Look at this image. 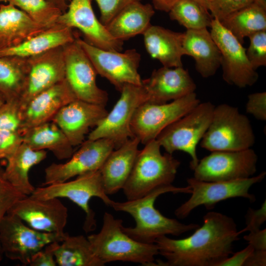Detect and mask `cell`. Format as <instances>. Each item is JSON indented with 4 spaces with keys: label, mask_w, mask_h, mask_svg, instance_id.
<instances>
[{
    "label": "cell",
    "mask_w": 266,
    "mask_h": 266,
    "mask_svg": "<svg viewBox=\"0 0 266 266\" xmlns=\"http://www.w3.org/2000/svg\"><path fill=\"white\" fill-rule=\"evenodd\" d=\"M240 235L234 220L217 212L203 216L202 226L189 236L179 239L166 235L156 239L159 254L166 260L162 266H218L233 252V244Z\"/></svg>",
    "instance_id": "obj_1"
},
{
    "label": "cell",
    "mask_w": 266,
    "mask_h": 266,
    "mask_svg": "<svg viewBox=\"0 0 266 266\" xmlns=\"http://www.w3.org/2000/svg\"><path fill=\"white\" fill-rule=\"evenodd\" d=\"M167 193L191 194L192 189L189 185L184 187H177L172 184L164 186L140 198L121 202L113 200L110 206L116 211L127 212L133 218L134 227L123 226L122 229L133 239L143 243H155L156 239L162 236H178L198 228L199 224H185L167 218L155 207L156 199Z\"/></svg>",
    "instance_id": "obj_2"
},
{
    "label": "cell",
    "mask_w": 266,
    "mask_h": 266,
    "mask_svg": "<svg viewBox=\"0 0 266 266\" xmlns=\"http://www.w3.org/2000/svg\"><path fill=\"white\" fill-rule=\"evenodd\" d=\"M122 220L104 213L100 231L87 237L96 256L104 265L109 262L123 261L156 266L155 256L159 254L157 244L133 239L122 230Z\"/></svg>",
    "instance_id": "obj_3"
},
{
    "label": "cell",
    "mask_w": 266,
    "mask_h": 266,
    "mask_svg": "<svg viewBox=\"0 0 266 266\" xmlns=\"http://www.w3.org/2000/svg\"><path fill=\"white\" fill-rule=\"evenodd\" d=\"M144 145L122 189L128 200L141 198L157 188L171 185L180 165L172 154H162L156 139Z\"/></svg>",
    "instance_id": "obj_4"
},
{
    "label": "cell",
    "mask_w": 266,
    "mask_h": 266,
    "mask_svg": "<svg viewBox=\"0 0 266 266\" xmlns=\"http://www.w3.org/2000/svg\"><path fill=\"white\" fill-rule=\"evenodd\" d=\"M255 142L254 133L247 117L237 107L223 103L215 106L200 146L211 152L233 151L251 148Z\"/></svg>",
    "instance_id": "obj_5"
},
{
    "label": "cell",
    "mask_w": 266,
    "mask_h": 266,
    "mask_svg": "<svg viewBox=\"0 0 266 266\" xmlns=\"http://www.w3.org/2000/svg\"><path fill=\"white\" fill-rule=\"evenodd\" d=\"M214 107L210 101L200 102L186 115L164 129L156 139L166 153L172 154L175 151H181L190 155V167L193 170L199 161L197 146L208 129Z\"/></svg>",
    "instance_id": "obj_6"
},
{
    "label": "cell",
    "mask_w": 266,
    "mask_h": 266,
    "mask_svg": "<svg viewBox=\"0 0 266 266\" xmlns=\"http://www.w3.org/2000/svg\"><path fill=\"white\" fill-rule=\"evenodd\" d=\"M31 196L38 199L66 198L79 206L85 213L83 230L88 233L96 227L95 214L90 208L91 198H100L108 206L113 201L105 193L100 170L88 172L73 180L35 188Z\"/></svg>",
    "instance_id": "obj_7"
},
{
    "label": "cell",
    "mask_w": 266,
    "mask_h": 266,
    "mask_svg": "<svg viewBox=\"0 0 266 266\" xmlns=\"http://www.w3.org/2000/svg\"><path fill=\"white\" fill-rule=\"evenodd\" d=\"M67 234L34 230L17 216L7 213L0 227V244L7 258L29 265L37 252L49 243L62 242Z\"/></svg>",
    "instance_id": "obj_8"
},
{
    "label": "cell",
    "mask_w": 266,
    "mask_h": 266,
    "mask_svg": "<svg viewBox=\"0 0 266 266\" xmlns=\"http://www.w3.org/2000/svg\"><path fill=\"white\" fill-rule=\"evenodd\" d=\"M200 102L195 92L165 103L144 102L136 109L131 122L133 137L143 144L156 139L164 129Z\"/></svg>",
    "instance_id": "obj_9"
},
{
    "label": "cell",
    "mask_w": 266,
    "mask_h": 266,
    "mask_svg": "<svg viewBox=\"0 0 266 266\" xmlns=\"http://www.w3.org/2000/svg\"><path fill=\"white\" fill-rule=\"evenodd\" d=\"M266 172L249 178L227 181L207 182L194 177L188 178L187 182L191 189L190 199L174 211L179 219L186 218L196 207L203 205L211 209L219 202L234 198L241 197L250 202H254L256 197L249 193L250 188L255 184L261 182Z\"/></svg>",
    "instance_id": "obj_10"
},
{
    "label": "cell",
    "mask_w": 266,
    "mask_h": 266,
    "mask_svg": "<svg viewBox=\"0 0 266 266\" xmlns=\"http://www.w3.org/2000/svg\"><path fill=\"white\" fill-rule=\"evenodd\" d=\"M120 92V97L112 110L89 133L88 139H110L116 149L133 137L131 122L136 109L147 100V93L142 84H126Z\"/></svg>",
    "instance_id": "obj_11"
},
{
    "label": "cell",
    "mask_w": 266,
    "mask_h": 266,
    "mask_svg": "<svg viewBox=\"0 0 266 266\" xmlns=\"http://www.w3.org/2000/svg\"><path fill=\"white\" fill-rule=\"evenodd\" d=\"M76 41L92 63L98 74L106 78L120 92L128 84L140 85L142 80L138 71L140 54L134 49L123 53L102 49L76 37Z\"/></svg>",
    "instance_id": "obj_12"
},
{
    "label": "cell",
    "mask_w": 266,
    "mask_h": 266,
    "mask_svg": "<svg viewBox=\"0 0 266 266\" xmlns=\"http://www.w3.org/2000/svg\"><path fill=\"white\" fill-rule=\"evenodd\" d=\"M258 156L251 148L213 151L199 160L193 170L195 179L207 182L227 181L253 176Z\"/></svg>",
    "instance_id": "obj_13"
},
{
    "label": "cell",
    "mask_w": 266,
    "mask_h": 266,
    "mask_svg": "<svg viewBox=\"0 0 266 266\" xmlns=\"http://www.w3.org/2000/svg\"><path fill=\"white\" fill-rule=\"evenodd\" d=\"M210 28L221 53L223 79L241 88L254 85L258 74L251 65L242 44L217 19H213Z\"/></svg>",
    "instance_id": "obj_14"
},
{
    "label": "cell",
    "mask_w": 266,
    "mask_h": 266,
    "mask_svg": "<svg viewBox=\"0 0 266 266\" xmlns=\"http://www.w3.org/2000/svg\"><path fill=\"white\" fill-rule=\"evenodd\" d=\"M64 54L65 79L76 98L105 106L108 94L98 86L95 68L76 39L64 46Z\"/></svg>",
    "instance_id": "obj_15"
},
{
    "label": "cell",
    "mask_w": 266,
    "mask_h": 266,
    "mask_svg": "<svg viewBox=\"0 0 266 266\" xmlns=\"http://www.w3.org/2000/svg\"><path fill=\"white\" fill-rule=\"evenodd\" d=\"M107 138L87 139L80 148L62 164L53 163L44 170V186L63 182L88 172L100 170L108 155L115 149Z\"/></svg>",
    "instance_id": "obj_16"
},
{
    "label": "cell",
    "mask_w": 266,
    "mask_h": 266,
    "mask_svg": "<svg viewBox=\"0 0 266 266\" xmlns=\"http://www.w3.org/2000/svg\"><path fill=\"white\" fill-rule=\"evenodd\" d=\"M28 70L18 100L20 107L65 79L64 46L28 58Z\"/></svg>",
    "instance_id": "obj_17"
},
{
    "label": "cell",
    "mask_w": 266,
    "mask_h": 266,
    "mask_svg": "<svg viewBox=\"0 0 266 266\" xmlns=\"http://www.w3.org/2000/svg\"><path fill=\"white\" fill-rule=\"evenodd\" d=\"M7 213L34 230L58 233H65L68 216L66 207L59 198L43 199L31 195L17 201Z\"/></svg>",
    "instance_id": "obj_18"
},
{
    "label": "cell",
    "mask_w": 266,
    "mask_h": 266,
    "mask_svg": "<svg viewBox=\"0 0 266 266\" xmlns=\"http://www.w3.org/2000/svg\"><path fill=\"white\" fill-rule=\"evenodd\" d=\"M57 23L77 29L83 34L85 40L94 46L114 51L122 49L123 41L114 38L96 16L91 0H70Z\"/></svg>",
    "instance_id": "obj_19"
},
{
    "label": "cell",
    "mask_w": 266,
    "mask_h": 266,
    "mask_svg": "<svg viewBox=\"0 0 266 266\" xmlns=\"http://www.w3.org/2000/svg\"><path fill=\"white\" fill-rule=\"evenodd\" d=\"M107 113L105 106L76 99L63 106L52 121L74 147L83 143L89 129L96 127Z\"/></svg>",
    "instance_id": "obj_20"
},
{
    "label": "cell",
    "mask_w": 266,
    "mask_h": 266,
    "mask_svg": "<svg viewBox=\"0 0 266 266\" xmlns=\"http://www.w3.org/2000/svg\"><path fill=\"white\" fill-rule=\"evenodd\" d=\"M76 99L66 79L38 94L20 108L23 134L31 128L51 121L63 106Z\"/></svg>",
    "instance_id": "obj_21"
},
{
    "label": "cell",
    "mask_w": 266,
    "mask_h": 266,
    "mask_svg": "<svg viewBox=\"0 0 266 266\" xmlns=\"http://www.w3.org/2000/svg\"><path fill=\"white\" fill-rule=\"evenodd\" d=\"M147 101L165 103L195 92L196 85L188 71L183 66H163L155 69L150 77L142 80Z\"/></svg>",
    "instance_id": "obj_22"
},
{
    "label": "cell",
    "mask_w": 266,
    "mask_h": 266,
    "mask_svg": "<svg viewBox=\"0 0 266 266\" xmlns=\"http://www.w3.org/2000/svg\"><path fill=\"white\" fill-rule=\"evenodd\" d=\"M139 140L128 139L107 156L100 169L105 193L112 195L122 189L138 153Z\"/></svg>",
    "instance_id": "obj_23"
},
{
    "label": "cell",
    "mask_w": 266,
    "mask_h": 266,
    "mask_svg": "<svg viewBox=\"0 0 266 266\" xmlns=\"http://www.w3.org/2000/svg\"><path fill=\"white\" fill-rule=\"evenodd\" d=\"M184 55L195 61L196 70L203 78L214 75L221 66V53L207 28L187 30L183 33Z\"/></svg>",
    "instance_id": "obj_24"
},
{
    "label": "cell",
    "mask_w": 266,
    "mask_h": 266,
    "mask_svg": "<svg viewBox=\"0 0 266 266\" xmlns=\"http://www.w3.org/2000/svg\"><path fill=\"white\" fill-rule=\"evenodd\" d=\"M143 35L145 49L153 59L158 60L164 66H183V33L151 25Z\"/></svg>",
    "instance_id": "obj_25"
},
{
    "label": "cell",
    "mask_w": 266,
    "mask_h": 266,
    "mask_svg": "<svg viewBox=\"0 0 266 266\" xmlns=\"http://www.w3.org/2000/svg\"><path fill=\"white\" fill-rule=\"evenodd\" d=\"M46 29L16 6L0 4V50L17 46Z\"/></svg>",
    "instance_id": "obj_26"
},
{
    "label": "cell",
    "mask_w": 266,
    "mask_h": 266,
    "mask_svg": "<svg viewBox=\"0 0 266 266\" xmlns=\"http://www.w3.org/2000/svg\"><path fill=\"white\" fill-rule=\"evenodd\" d=\"M76 37L72 29L57 23L17 46L0 49V57L28 58L64 46L74 41Z\"/></svg>",
    "instance_id": "obj_27"
},
{
    "label": "cell",
    "mask_w": 266,
    "mask_h": 266,
    "mask_svg": "<svg viewBox=\"0 0 266 266\" xmlns=\"http://www.w3.org/2000/svg\"><path fill=\"white\" fill-rule=\"evenodd\" d=\"M47 156L45 150H35L23 142L7 159L2 179L26 196L31 195L35 188L29 179L30 170Z\"/></svg>",
    "instance_id": "obj_28"
},
{
    "label": "cell",
    "mask_w": 266,
    "mask_h": 266,
    "mask_svg": "<svg viewBox=\"0 0 266 266\" xmlns=\"http://www.w3.org/2000/svg\"><path fill=\"white\" fill-rule=\"evenodd\" d=\"M154 13L151 4L133 1L119 12L106 28L114 38L123 41L143 34L151 25L150 21Z\"/></svg>",
    "instance_id": "obj_29"
},
{
    "label": "cell",
    "mask_w": 266,
    "mask_h": 266,
    "mask_svg": "<svg viewBox=\"0 0 266 266\" xmlns=\"http://www.w3.org/2000/svg\"><path fill=\"white\" fill-rule=\"evenodd\" d=\"M23 138V142L32 149L50 150L59 160L68 159L74 153L73 146L65 134L52 121L29 129Z\"/></svg>",
    "instance_id": "obj_30"
},
{
    "label": "cell",
    "mask_w": 266,
    "mask_h": 266,
    "mask_svg": "<svg viewBox=\"0 0 266 266\" xmlns=\"http://www.w3.org/2000/svg\"><path fill=\"white\" fill-rule=\"evenodd\" d=\"M220 23L243 44L245 37L266 30V1L255 0Z\"/></svg>",
    "instance_id": "obj_31"
},
{
    "label": "cell",
    "mask_w": 266,
    "mask_h": 266,
    "mask_svg": "<svg viewBox=\"0 0 266 266\" xmlns=\"http://www.w3.org/2000/svg\"><path fill=\"white\" fill-rule=\"evenodd\" d=\"M55 257L59 266H103L104 265L95 255L91 244L83 235H67L59 243Z\"/></svg>",
    "instance_id": "obj_32"
},
{
    "label": "cell",
    "mask_w": 266,
    "mask_h": 266,
    "mask_svg": "<svg viewBox=\"0 0 266 266\" xmlns=\"http://www.w3.org/2000/svg\"><path fill=\"white\" fill-rule=\"evenodd\" d=\"M21 125L18 101H6L0 108V160H6L23 143Z\"/></svg>",
    "instance_id": "obj_33"
},
{
    "label": "cell",
    "mask_w": 266,
    "mask_h": 266,
    "mask_svg": "<svg viewBox=\"0 0 266 266\" xmlns=\"http://www.w3.org/2000/svg\"><path fill=\"white\" fill-rule=\"evenodd\" d=\"M28 70V58L0 57V93L6 101H18Z\"/></svg>",
    "instance_id": "obj_34"
},
{
    "label": "cell",
    "mask_w": 266,
    "mask_h": 266,
    "mask_svg": "<svg viewBox=\"0 0 266 266\" xmlns=\"http://www.w3.org/2000/svg\"><path fill=\"white\" fill-rule=\"evenodd\" d=\"M168 12L171 20L187 30L210 28L213 19L208 11L193 0H179Z\"/></svg>",
    "instance_id": "obj_35"
},
{
    "label": "cell",
    "mask_w": 266,
    "mask_h": 266,
    "mask_svg": "<svg viewBox=\"0 0 266 266\" xmlns=\"http://www.w3.org/2000/svg\"><path fill=\"white\" fill-rule=\"evenodd\" d=\"M38 25L49 28L57 24L62 12L48 0H7Z\"/></svg>",
    "instance_id": "obj_36"
},
{
    "label": "cell",
    "mask_w": 266,
    "mask_h": 266,
    "mask_svg": "<svg viewBox=\"0 0 266 266\" xmlns=\"http://www.w3.org/2000/svg\"><path fill=\"white\" fill-rule=\"evenodd\" d=\"M248 38L250 43L246 54L252 67L256 70L266 66V30L257 32Z\"/></svg>",
    "instance_id": "obj_37"
},
{
    "label": "cell",
    "mask_w": 266,
    "mask_h": 266,
    "mask_svg": "<svg viewBox=\"0 0 266 266\" xmlns=\"http://www.w3.org/2000/svg\"><path fill=\"white\" fill-rule=\"evenodd\" d=\"M255 0H210L209 12L220 22L230 15L248 5Z\"/></svg>",
    "instance_id": "obj_38"
},
{
    "label": "cell",
    "mask_w": 266,
    "mask_h": 266,
    "mask_svg": "<svg viewBox=\"0 0 266 266\" xmlns=\"http://www.w3.org/2000/svg\"><path fill=\"white\" fill-rule=\"evenodd\" d=\"M26 196L5 180H0V227L9 209L17 201ZM3 255L0 244V261Z\"/></svg>",
    "instance_id": "obj_39"
},
{
    "label": "cell",
    "mask_w": 266,
    "mask_h": 266,
    "mask_svg": "<svg viewBox=\"0 0 266 266\" xmlns=\"http://www.w3.org/2000/svg\"><path fill=\"white\" fill-rule=\"evenodd\" d=\"M100 11V21L106 26L129 4L140 0H95Z\"/></svg>",
    "instance_id": "obj_40"
},
{
    "label": "cell",
    "mask_w": 266,
    "mask_h": 266,
    "mask_svg": "<svg viewBox=\"0 0 266 266\" xmlns=\"http://www.w3.org/2000/svg\"><path fill=\"white\" fill-rule=\"evenodd\" d=\"M246 111L261 121L266 120V93L257 92L248 96L246 104Z\"/></svg>",
    "instance_id": "obj_41"
},
{
    "label": "cell",
    "mask_w": 266,
    "mask_h": 266,
    "mask_svg": "<svg viewBox=\"0 0 266 266\" xmlns=\"http://www.w3.org/2000/svg\"><path fill=\"white\" fill-rule=\"evenodd\" d=\"M246 226L240 231L239 234L249 231L254 232L260 229L261 226L266 220V201L257 209L249 208L245 216Z\"/></svg>",
    "instance_id": "obj_42"
},
{
    "label": "cell",
    "mask_w": 266,
    "mask_h": 266,
    "mask_svg": "<svg viewBox=\"0 0 266 266\" xmlns=\"http://www.w3.org/2000/svg\"><path fill=\"white\" fill-rule=\"evenodd\" d=\"M59 242H53L46 245L32 257L31 266H56L55 251Z\"/></svg>",
    "instance_id": "obj_43"
},
{
    "label": "cell",
    "mask_w": 266,
    "mask_h": 266,
    "mask_svg": "<svg viewBox=\"0 0 266 266\" xmlns=\"http://www.w3.org/2000/svg\"><path fill=\"white\" fill-rule=\"evenodd\" d=\"M254 248L250 244L241 251L233 253L218 266H243L246 259L254 251Z\"/></svg>",
    "instance_id": "obj_44"
},
{
    "label": "cell",
    "mask_w": 266,
    "mask_h": 266,
    "mask_svg": "<svg viewBox=\"0 0 266 266\" xmlns=\"http://www.w3.org/2000/svg\"><path fill=\"white\" fill-rule=\"evenodd\" d=\"M243 238L251 245L254 249L266 250V229L258 230L250 232L244 236Z\"/></svg>",
    "instance_id": "obj_45"
},
{
    "label": "cell",
    "mask_w": 266,
    "mask_h": 266,
    "mask_svg": "<svg viewBox=\"0 0 266 266\" xmlns=\"http://www.w3.org/2000/svg\"><path fill=\"white\" fill-rule=\"evenodd\" d=\"M266 250L254 249L245 262L243 266H265Z\"/></svg>",
    "instance_id": "obj_46"
},
{
    "label": "cell",
    "mask_w": 266,
    "mask_h": 266,
    "mask_svg": "<svg viewBox=\"0 0 266 266\" xmlns=\"http://www.w3.org/2000/svg\"><path fill=\"white\" fill-rule=\"evenodd\" d=\"M154 7L159 10L168 12L179 0H152Z\"/></svg>",
    "instance_id": "obj_47"
},
{
    "label": "cell",
    "mask_w": 266,
    "mask_h": 266,
    "mask_svg": "<svg viewBox=\"0 0 266 266\" xmlns=\"http://www.w3.org/2000/svg\"><path fill=\"white\" fill-rule=\"evenodd\" d=\"M52 4L59 8L62 13L65 12L70 0H48Z\"/></svg>",
    "instance_id": "obj_48"
},
{
    "label": "cell",
    "mask_w": 266,
    "mask_h": 266,
    "mask_svg": "<svg viewBox=\"0 0 266 266\" xmlns=\"http://www.w3.org/2000/svg\"><path fill=\"white\" fill-rule=\"evenodd\" d=\"M194 0L195 1L199 3L205 9L209 11L208 9H209V5L210 0Z\"/></svg>",
    "instance_id": "obj_49"
},
{
    "label": "cell",
    "mask_w": 266,
    "mask_h": 266,
    "mask_svg": "<svg viewBox=\"0 0 266 266\" xmlns=\"http://www.w3.org/2000/svg\"><path fill=\"white\" fill-rule=\"evenodd\" d=\"M6 100L3 95L0 93V108L5 103Z\"/></svg>",
    "instance_id": "obj_50"
},
{
    "label": "cell",
    "mask_w": 266,
    "mask_h": 266,
    "mask_svg": "<svg viewBox=\"0 0 266 266\" xmlns=\"http://www.w3.org/2000/svg\"><path fill=\"white\" fill-rule=\"evenodd\" d=\"M4 169L2 168L0 164V180L2 179V175L3 173Z\"/></svg>",
    "instance_id": "obj_51"
},
{
    "label": "cell",
    "mask_w": 266,
    "mask_h": 266,
    "mask_svg": "<svg viewBox=\"0 0 266 266\" xmlns=\"http://www.w3.org/2000/svg\"><path fill=\"white\" fill-rule=\"evenodd\" d=\"M0 2H5V3H7V0H0Z\"/></svg>",
    "instance_id": "obj_52"
}]
</instances>
